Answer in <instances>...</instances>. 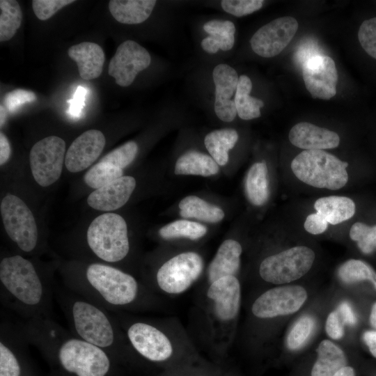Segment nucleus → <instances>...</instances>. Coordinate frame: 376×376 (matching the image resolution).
<instances>
[{
	"label": "nucleus",
	"instance_id": "de8ad7c7",
	"mask_svg": "<svg viewBox=\"0 0 376 376\" xmlns=\"http://www.w3.org/2000/svg\"><path fill=\"white\" fill-rule=\"evenodd\" d=\"M328 227L327 220L318 212L307 216L304 222L305 230L313 235H319L324 233Z\"/></svg>",
	"mask_w": 376,
	"mask_h": 376
},
{
	"label": "nucleus",
	"instance_id": "f704fd0d",
	"mask_svg": "<svg viewBox=\"0 0 376 376\" xmlns=\"http://www.w3.org/2000/svg\"><path fill=\"white\" fill-rule=\"evenodd\" d=\"M350 237L365 254L376 251V225L368 226L362 222L354 223L350 230Z\"/></svg>",
	"mask_w": 376,
	"mask_h": 376
},
{
	"label": "nucleus",
	"instance_id": "cd10ccee",
	"mask_svg": "<svg viewBox=\"0 0 376 376\" xmlns=\"http://www.w3.org/2000/svg\"><path fill=\"white\" fill-rule=\"evenodd\" d=\"M245 191L249 201L260 206L269 198L267 167L263 162H256L249 169L245 180Z\"/></svg>",
	"mask_w": 376,
	"mask_h": 376
},
{
	"label": "nucleus",
	"instance_id": "c85d7f7f",
	"mask_svg": "<svg viewBox=\"0 0 376 376\" xmlns=\"http://www.w3.org/2000/svg\"><path fill=\"white\" fill-rule=\"evenodd\" d=\"M178 206L180 214L184 218H195L208 223H217L224 217L222 209L196 196L184 198Z\"/></svg>",
	"mask_w": 376,
	"mask_h": 376
},
{
	"label": "nucleus",
	"instance_id": "f8f14e48",
	"mask_svg": "<svg viewBox=\"0 0 376 376\" xmlns=\"http://www.w3.org/2000/svg\"><path fill=\"white\" fill-rule=\"evenodd\" d=\"M205 295L216 322L226 326L237 316L241 302V286L235 276H224L211 283Z\"/></svg>",
	"mask_w": 376,
	"mask_h": 376
},
{
	"label": "nucleus",
	"instance_id": "2eb2a0df",
	"mask_svg": "<svg viewBox=\"0 0 376 376\" xmlns=\"http://www.w3.org/2000/svg\"><path fill=\"white\" fill-rule=\"evenodd\" d=\"M150 62L148 52L136 42L128 40L118 47L109 62L108 73L120 86H128Z\"/></svg>",
	"mask_w": 376,
	"mask_h": 376
},
{
	"label": "nucleus",
	"instance_id": "09e8293b",
	"mask_svg": "<svg viewBox=\"0 0 376 376\" xmlns=\"http://www.w3.org/2000/svg\"><path fill=\"white\" fill-rule=\"evenodd\" d=\"M87 90L79 86L74 94L73 98L68 100L70 102L69 113L73 117H79L85 105Z\"/></svg>",
	"mask_w": 376,
	"mask_h": 376
},
{
	"label": "nucleus",
	"instance_id": "6e6552de",
	"mask_svg": "<svg viewBox=\"0 0 376 376\" xmlns=\"http://www.w3.org/2000/svg\"><path fill=\"white\" fill-rule=\"evenodd\" d=\"M0 210L10 238L22 251H31L37 243L38 230L31 210L22 199L13 194H8L2 199Z\"/></svg>",
	"mask_w": 376,
	"mask_h": 376
},
{
	"label": "nucleus",
	"instance_id": "a211bd4d",
	"mask_svg": "<svg viewBox=\"0 0 376 376\" xmlns=\"http://www.w3.org/2000/svg\"><path fill=\"white\" fill-rule=\"evenodd\" d=\"M215 85L214 111L222 121L231 122L237 115L234 100L239 77L236 70L228 64H219L213 70Z\"/></svg>",
	"mask_w": 376,
	"mask_h": 376
},
{
	"label": "nucleus",
	"instance_id": "864d4df0",
	"mask_svg": "<svg viewBox=\"0 0 376 376\" xmlns=\"http://www.w3.org/2000/svg\"><path fill=\"white\" fill-rule=\"evenodd\" d=\"M334 376H355V373L352 367L346 366L336 372Z\"/></svg>",
	"mask_w": 376,
	"mask_h": 376
},
{
	"label": "nucleus",
	"instance_id": "2f4dec72",
	"mask_svg": "<svg viewBox=\"0 0 376 376\" xmlns=\"http://www.w3.org/2000/svg\"><path fill=\"white\" fill-rule=\"evenodd\" d=\"M207 233V228L198 222L177 220L162 227L159 235L166 240L185 237L191 240H198Z\"/></svg>",
	"mask_w": 376,
	"mask_h": 376
},
{
	"label": "nucleus",
	"instance_id": "f3484780",
	"mask_svg": "<svg viewBox=\"0 0 376 376\" xmlns=\"http://www.w3.org/2000/svg\"><path fill=\"white\" fill-rule=\"evenodd\" d=\"M105 142L100 130H90L82 133L74 140L65 154L67 169L77 173L88 168L102 153Z\"/></svg>",
	"mask_w": 376,
	"mask_h": 376
},
{
	"label": "nucleus",
	"instance_id": "79ce46f5",
	"mask_svg": "<svg viewBox=\"0 0 376 376\" xmlns=\"http://www.w3.org/2000/svg\"><path fill=\"white\" fill-rule=\"evenodd\" d=\"M20 367L13 352L0 343V376H19Z\"/></svg>",
	"mask_w": 376,
	"mask_h": 376
},
{
	"label": "nucleus",
	"instance_id": "aec40b11",
	"mask_svg": "<svg viewBox=\"0 0 376 376\" xmlns=\"http://www.w3.org/2000/svg\"><path fill=\"white\" fill-rule=\"evenodd\" d=\"M288 139L292 145L305 150L331 149L340 143L336 132L307 122L295 125L289 132Z\"/></svg>",
	"mask_w": 376,
	"mask_h": 376
},
{
	"label": "nucleus",
	"instance_id": "72a5a7b5",
	"mask_svg": "<svg viewBox=\"0 0 376 376\" xmlns=\"http://www.w3.org/2000/svg\"><path fill=\"white\" fill-rule=\"evenodd\" d=\"M123 173V169L99 162L86 172L84 181L88 186L97 189L120 178Z\"/></svg>",
	"mask_w": 376,
	"mask_h": 376
},
{
	"label": "nucleus",
	"instance_id": "6e6d98bb",
	"mask_svg": "<svg viewBox=\"0 0 376 376\" xmlns=\"http://www.w3.org/2000/svg\"><path fill=\"white\" fill-rule=\"evenodd\" d=\"M7 118V109L6 108L1 104L0 106V125L1 127L5 123Z\"/></svg>",
	"mask_w": 376,
	"mask_h": 376
},
{
	"label": "nucleus",
	"instance_id": "37998d69",
	"mask_svg": "<svg viewBox=\"0 0 376 376\" xmlns=\"http://www.w3.org/2000/svg\"><path fill=\"white\" fill-rule=\"evenodd\" d=\"M36 100L35 93L24 89H16L8 93L4 97V104L8 111L14 112L20 106Z\"/></svg>",
	"mask_w": 376,
	"mask_h": 376
},
{
	"label": "nucleus",
	"instance_id": "4c0bfd02",
	"mask_svg": "<svg viewBox=\"0 0 376 376\" xmlns=\"http://www.w3.org/2000/svg\"><path fill=\"white\" fill-rule=\"evenodd\" d=\"M358 38L364 51L376 59V17L362 22L358 31Z\"/></svg>",
	"mask_w": 376,
	"mask_h": 376
},
{
	"label": "nucleus",
	"instance_id": "a878e982",
	"mask_svg": "<svg viewBox=\"0 0 376 376\" xmlns=\"http://www.w3.org/2000/svg\"><path fill=\"white\" fill-rule=\"evenodd\" d=\"M219 165L211 156L198 151H189L182 155L175 165L177 175L210 176L219 172Z\"/></svg>",
	"mask_w": 376,
	"mask_h": 376
},
{
	"label": "nucleus",
	"instance_id": "bb28decb",
	"mask_svg": "<svg viewBox=\"0 0 376 376\" xmlns=\"http://www.w3.org/2000/svg\"><path fill=\"white\" fill-rule=\"evenodd\" d=\"M239 136L233 129L217 130L208 133L204 143L212 159L219 166H224L228 161V151L236 144Z\"/></svg>",
	"mask_w": 376,
	"mask_h": 376
},
{
	"label": "nucleus",
	"instance_id": "5fc2aeb1",
	"mask_svg": "<svg viewBox=\"0 0 376 376\" xmlns=\"http://www.w3.org/2000/svg\"><path fill=\"white\" fill-rule=\"evenodd\" d=\"M370 322L371 326L376 331V302L373 305L370 315Z\"/></svg>",
	"mask_w": 376,
	"mask_h": 376
},
{
	"label": "nucleus",
	"instance_id": "20e7f679",
	"mask_svg": "<svg viewBox=\"0 0 376 376\" xmlns=\"http://www.w3.org/2000/svg\"><path fill=\"white\" fill-rule=\"evenodd\" d=\"M0 279L5 288L24 304L35 305L40 302L42 283L28 260L20 256L3 258L0 263Z\"/></svg>",
	"mask_w": 376,
	"mask_h": 376
},
{
	"label": "nucleus",
	"instance_id": "a18cd8bd",
	"mask_svg": "<svg viewBox=\"0 0 376 376\" xmlns=\"http://www.w3.org/2000/svg\"><path fill=\"white\" fill-rule=\"evenodd\" d=\"M343 325L338 311H334L331 312L327 318L325 330L330 338L338 340L344 334Z\"/></svg>",
	"mask_w": 376,
	"mask_h": 376
},
{
	"label": "nucleus",
	"instance_id": "393cba45",
	"mask_svg": "<svg viewBox=\"0 0 376 376\" xmlns=\"http://www.w3.org/2000/svg\"><path fill=\"white\" fill-rule=\"evenodd\" d=\"M314 208L332 225L352 218L356 210L355 203L351 198L340 196L320 198L315 202Z\"/></svg>",
	"mask_w": 376,
	"mask_h": 376
},
{
	"label": "nucleus",
	"instance_id": "58836bf2",
	"mask_svg": "<svg viewBox=\"0 0 376 376\" xmlns=\"http://www.w3.org/2000/svg\"><path fill=\"white\" fill-rule=\"evenodd\" d=\"M263 2L262 0H223L221 6L226 13L235 17H242L260 9Z\"/></svg>",
	"mask_w": 376,
	"mask_h": 376
},
{
	"label": "nucleus",
	"instance_id": "1a4fd4ad",
	"mask_svg": "<svg viewBox=\"0 0 376 376\" xmlns=\"http://www.w3.org/2000/svg\"><path fill=\"white\" fill-rule=\"evenodd\" d=\"M65 143L56 136H47L31 149L30 166L36 182L48 187L61 176L65 159Z\"/></svg>",
	"mask_w": 376,
	"mask_h": 376
},
{
	"label": "nucleus",
	"instance_id": "f03ea898",
	"mask_svg": "<svg viewBox=\"0 0 376 376\" xmlns=\"http://www.w3.org/2000/svg\"><path fill=\"white\" fill-rule=\"evenodd\" d=\"M87 242L94 253L107 262L123 259L130 244L125 219L115 213H105L92 221L87 230Z\"/></svg>",
	"mask_w": 376,
	"mask_h": 376
},
{
	"label": "nucleus",
	"instance_id": "3c124183",
	"mask_svg": "<svg viewBox=\"0 0 376 376\" xmlns=\"http://www.w3.org/2000/svg\"><path fill=\"white\" fill-rule=\"evenodd\" d=\"M10 155V147L7 137L0 132V165L4 164Z\"/></svg>",
	"mask_w": 376,
	"mask_h": 376
},
{
	"label": "nucleus",
	"instance_id": "b1692460",
	"mask_svg": "<svg viewBox=\"0 0 376 376\" xmlns=\"http://www.w3.org/2000/svg\"><path fill=\"white\" fill-rule=\"evenodd\" d=\"M318 359L315 362L311 376H334L346 366V357L343 351L329 340L320 342L317 349Z\"/></svg>",
	"mask_w": 376,
	"mask_h": 376
},
{
	"label": "nucleus",
	"instance_id": "e433bc0d",
	"mask_svg": "<svg viewBox=\"0 0 376 376\" xmlns=\"http://www.w3.org/2000/svg\"><path fill=\"white\" fill-rule=\"evenodd\" d=\"M138 152V146L129 141L104 156L100 162L110 164L121 169L130 165Z\"/></svg>",
	"mask_w": 376,
	"mask_h": 376
},
{
	"label": "nucleus",
	"instance_id": "c9c22d12",
	"mask_svg": "<svg viewBox=\"0 0 376 376\" xmlns=\"http://www.w3.org/2000/svg\"><path fill=\"white\" fill-rule=\"evenodd\" d=\"M315 327V321L311 316L299 318L291 328L287 337V346L290 350L301 347L307 341Z\"/></svg>",
	"mask_w": 376,
	"mask_h": 376
},
{
	"label": "nucleus",
	"instance_id": "c03bdc74",
	"mask_svg": "<svg viewBox=\"0 0 376 376\" xmlns=\"http://www.w3.org/2000/svg\"><path fill=\"white\" fill-rule=\"evenodd\" d=\"M319 55L322 54L320 53L317 42L310 40L305 41L298 47L295 57L296 62L302 67L307 61Z\"/></svg>",
	"mask_w": 376,
	"mask_h": 376
},
{
	"label": "nucleus",
	"instance_id": "423d86ee",
	"mask_svg": "<svg viewBox=\"0 0 376 376\" xmlns=\"http://www.w3.org/2000/svg\"><path fill=\"white\" fill-rule=\"evenodd\" d=\"M86 277L91 285L111 304L126 305L137 296L138 283L135 279L113 267L92 264L87 268Z\"/></svg>",
	"mask_w": 376,
	"mask_h": 376
},
{
	"label": "nucleus",
	"instance_id": "dca6fc26",
	"mask_svg": "<svg viewBox=\"0 0 376 376\" xmlns=\"http://www.w3.org/2000/svg\"><path fill=\"white\" fill-rule=\"evenodd\" d=\"M302 75L313 98L329 100L336 95L338 72L331 57L319 55L311 58L303 65Z\"/></svg>",
	"mask_w": 376,
	"mask_h": 376
},
{
	"label": "nucleus",
	"instance_id": "8fccbe9b",
	"mask_svg": "<svg viewBox=\"0 0 376 376\" xmlns=\"http://www.w3.org/2000/svg\"><path fill=\"white\" fill-rule=\"evenodd\" d=\"M344 324H355L357 322V316L351 306L346 301L342 302L336 310Z\"/></svg>",
	"mask_w": 376,
	"mask_h": 376
},
{
	"label": "nucleus",
	"instance_id": "412c9836",
	"mask_svg": "<svg viewBox=\"0 0 376 376\" xmlns=\"http://www.w3.org/2000/svg\"><path fill=\"white\" fill-rule=\"evenodd\" d=\"M242 252V246L237 241L232 239L224 240L208 266V283L224 276H236L240 266Z\"/></svg>",
	"mask_w": 376,
	"mask_h": 376
},
{
	"label": "nucleus",
	"instance_id": "ddd939ff",
	"mask_svg": "<svg viewBox=\"0 0 376 376\" xmlns=\"http://www.w3.org/2000/svg\"><path fill=\"white\" fill-rule=\"evenodd\" d=\"M298 29V22L292 17L275 19L261 26L253 35L250 44L260 56L270 58L280 54L290 43Z\"/></svg>",
	"mask_w": 376,
	"mask_h": 376
},
{
	"label": "nucleus",
	"instance_id": "6ab92c4d",
	"mask_svg": "<svg viewBox=\"0 0 376 376\" xmlns=\"http://www.w3.org/2000/svg\"><path fill=\"white\" fill-rule=\"evenodd\" d=\"M135 187L136 180L133 177L122 176L91 193L87 203L97 210H115L127 202Z\"/></svg>",
	"mask_w": 376,
	"mask_h": 376
},
{
	"label": "nucleus",
	"instance_id": "5701e85b",
	"mask_svg": "<svg viewBox=\"0 0 376 376\" xmlns=\"http://www.w3.org/2000/svg\"><path fill=\"white\" fill-rule=\"evenodd\" d=\"M156 2L155 0H111L109 10L118 22L137 24L150 17Z\"/></svg>",
	"mask_w": 376,
	"mask_h": 376
},
{
	"label": "nucleus",
	"instance_id": "a19ab883",
	"mask_svg": "<svg viewBox=\"0 0 376 376\" xmlns=\"http://www.w3.org/2000/svg\"><path fill=\"white\" fill-rule=\"evenodd\" d=\"M234 43V34H213L203 39L201 45L205 52L215 54L219 49L229 51L233 48Z\"/></svg>",
	"mask_w": 376,
	"mask_h": 376
},
{
	"label": "nucleus",
	"instance_id": "473e14b6",
	"mask_svg": "<svg viewBox=\"0 0 376 376\" xmlns=\"http://www.w3.org/2000/svg\"><path fill=\"white\" fill-rule=\"evenodd\" d=\"M340 279L345 283H353L368 280L376 289V272L366 263L355 259L345 262L338 269Z\"/></svg>",
	"mask_w": 376,
	"mask_h": 376
},
{
	"label": "nucleus",
	"instance_id": "9d476101",
	"mask_svg": "<svg viewBox=\"0 0 376 376\" xmlns=\"http://www.w3.org/2000/svg\"><path fill=\"white\" fill-rule=\"evenodd\" d=\"M307 299V292L300 285L271 288L253 303L251 312L258 318L267 319L297 312Z\"/></svg>",
	"mask_w": 376,
	"mask_h": 376
},
{
	"label": "nucleus",
	"instance_id": "ea45409f",
	"mask_svg": "<svg viewBox=\"0 0 376 376\" xmlns=\"http://www.w3.org/2000/svg\"><path fill=\"white\" fill-rule=\"evenodd\" d=\"M75 2L74 0H33L32 8L40 20H47L63 7Z\"/></svg>",
	"mask_w": 376,
	"mask_h": 376
},
{
	"label": "nucleus",
	"instance_id": "9b49d317",
	"mask_svg": "<svg viewBox=\"0 0 376 376\" xmlns=\"http://www.w3.org/2000/svg\"><path fill=\"white\" fill-rule=\"evenodd\" d=\"M75 329L86 342L99 347L110 346L114 340L111 324L104 313L95 306L76 301L72 307Z\"/></svg>",
	"mask_w": 376,
	"mask_h": 376
},
{
	"label": "nucleus",
	"instance_id": "603ef678",
	"mask_svg": "<svg viewBox=\"0 0 376 376\" xmlns=\"http://www.w3.org/2000/svg\"><path fill=\"white\" fill-rule=\"evenodd\" d=\"M363 340L372 355L376 358V331H366L363 334Z\"/></svg>",
	"mask_w": 376,
	"mask_h": 376
},
{
	"label": "nucleus",
	"instance_id": "39448f33",
	"mask_svg": "<svg viewBox=\"0 0 376 376\" xmlns=\"http://www.w3.org/2000/svg\"><path fill=\"white\" fill-rule=\"evenodd\" d=\"M204 268L202 257L186 251L166 261L156 275L159 288L169 295H180L189 290L199 279Z\"/></svg>",
	"mask_w": 376,
	"mask_h": 376
},
{
	"label": "nucleus",
	"instance_id": "49530a36",
	"mask_svg": "<svg viewBox=\"0 0 376 376\" xmlns=\"http://www.w3.org/2000/svg\"><path fill=\"white\" fill-rule=\"evenodd\" d=\"M204 31L209 35L213 34H234L235 26L228 20L213 19L208 21L203 25Z\"/></svg>",
	"mask_w": 376,
	"mask_h": 376
},
{
	"label": "nucleus",
	"instance_id": "f257e3e1",
	"mask_svg": "<svg viewBox=\"0 0 376 376\" xmlns=\"http://www.w3.org/2000/svg\"><path fill=\"white\" fill-rule=\"evenodd\" d=\"M348 163L323 150H306L291 162L294 175L301 182L317 188L338 190L348 181Z\"/></svg>",
	"mask_w": 376,
	"mask_h": 376
},
{
	"label": "nucleus",
	"instance_id": "4468645a",
	"mask_svg": "<svg viewBox=\"0 0 376 376\" xmlns=\"http://www.w3.org/2000/svg\"><path fill=\"white\" fill-rule=\"evenodd\" d=\"M127 336L134 348L150 361H165L174 353L175 345L172 337L150 324H132L127 330Z\"/></svg>",
	"mask_w": 376,
	"mask_h": 376
},
{
	"label": "nucleus",
	"instance_id": "4be33fe9",
	"mask_svg": "<svg viewBox=\"0 0 376 376\" xmlns=\"http://www.w3.org/2000/svg\"><path fill=\"white\" fill-rule=\"evenodd\" d=\"M68 54L69 57L77 63L79 75L82 79L91 80L101 75L104 63V53L99 45L83 42L71 46Z\"/></svg>",
	"mask_w": 376,
	"mask_h": 376
},
{
	"label": "nucleus",
	"instance_id": "c756f323",
	"mask_svg": "<svg viewBox=\"0 0 376 376\" xmlns=\"http://www.w3.org/2000/svg\"><path fill=\"white\" fill-rule=\"evenodd\" d=\"M251 88L252 83L249 77L245 75H240L234 102L237 114L243 120H251L260 117V109L264 106V102L261 100L250 95Z\"/></svg>",
	"mask_w": 376,
	"mask_h": 376
},
{
	"label": "nucleus",
	"instance_id": "0eeeda50",
	"mask_svg": "<svg viewBox=\"0 0 376 376\" xmlns=\"http://www.w3.org/2000/svg\"><path fill=\"white\" fill-rule=\"evenodd\" d=\"M58 359L66 370L77 376H104L110 366L107 354L99 347L77 339L62 345Z\"/></svg>",
	"mask_w": 376,
	"mask_h": 376
},
{
	"label": "nucleus",
	"instance_id": "7ed1b4c3",
	"mask_svg": "<svg viewBox=\"0 0 376 376\" xmlns=\"http://www.w3.org/2000/svg\"><path fill=\"white\" fill-rule=\"evenodd\" d=\"M315 254L309 247L297 246L265 258L259 274L266 282L287 283L299 279L311 268Z\"/></svg>",
	"mask_w": 376,
	"mask_h": 376
},
{
	"label": "nucleus",
	"instance_id": "7c9ffc66",
	"mask_svg": "<svg viewBox=\"0 0 376 376\" xmlns=\"http://www.w3.org/2000/svg\"><path fill=\"white\" fill-rule=\"evenodd\" d=\"M0 41L10 40L21 25L22 13L15 0L0 1Z\"/></svg>",
	"mask_w": 376,
	"mask_h": 376
}]
</instances>
